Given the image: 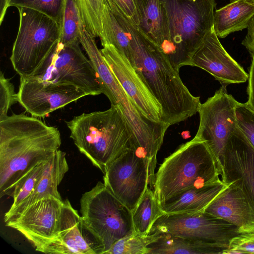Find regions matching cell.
Returning a JSON list of instances; mask_svg holds the SVG:
<instances>
[{"label": "cell", "mask_w": 254, "mask_h": 254, "mask_svg": "<svg viewBox=\"0 0 254 254\" xmlns=\"http://www.w3.org/2000/svg\"><path fill=\"white\" fill-rule=\"evenodd\" d=\"M84 27L94 37L104 40L103 0H75Z\"/></svg>", "instance_id": "28"}, {"label": "cell", "mask_w": 254, "mask_h": 254, "mask_svg": "<svg viewBox=\"0 0 254 254\" xmlns=\"http://www.w3.org/2000/svg\"><path fill=\"white\" fill-rule=\"evenodd\" d=\"M65 123L78 150L103 174L124 152L133 148L138 151L135 136L118 106L83 113Z\"/></svg>", "instance_id": "3"}, {"label": "cell", "mask_w": 254, "mask_h": 254, "mask_svg": "<svg viewBox=\"0 0 254 254\" xmlns=\"http://www.w3.org/2000/svg\"><path fill=\"white\" fill-rule=\"evenodd\" d=\"M251 0L254 3V0Z\"/></svg>", "instance_id": "37"}, {"label": "cell", "mask_w": 254, "mask_h": 254, "mask_svg": "<svg viewBox=\"0 0 254 254\" xmlns=\"http://www.w3.org/2000/svg\"><path fill=\"white\" fill-rule=\"evenodd\" d=\"M161 235L158 232L148 235L133 232L117 241L105 254H149V246Z\"/></svg>", "instance_id": "27"}, {"label": "cell", "mask_w": 254, "mask_h": 254, "mask_svg": "<svg viewBox=\"0 0 254 254\" xmlns=\"http://www.w3.org/2000/svg\"><path fill=\"white\" fill-rule=\"evenodd\" d=\"M211 74L222 85L245 82L249 74L224 48L214 28L191 55L189 65Z\"/></svg>", "instance_id": "16"}, {"label": "cell", "mask_w": 254, "mask_h": 254, "mask_svg": "<svg viewBox=\"0 0 254 254\" xmlns=\"http://www.w3.org/2000/svg\"><path fill=\"white\" fill-rule=\"evenodd\" d=\"M19 23L10 60L20 78L33 75L58 42L59 23L34 9L19 7Z\"/></svg>", "instance_id": "7"}, {"label": "cell", "mask_w": 254, "mask_h": 254, "mask_svg": "<svg viewBox=\"0 0 254 254\" xmlns=\"http://www.w3.org/2000/svg\"><path fill=\"white\" fill-rule=\"evenodd\" d=\"M80 43L65 45L59 41L32 76L55 83L71 84L95 96L103 93L101 83Z\"/></svg>", "instance_id": "8"}, {"label": "cell", "mask_w": 254, "mask_h": 254, "mask_svg": "<svg viewBox=\"0 0 254 254\" xmlns=\"http://www.w3.org/2000/svg\"><path fill=\"white\" fill-rule=\"evenodd\" d=\"M48 160L32 168L15 184L10 194L13 198V203L5 213L13 211L32 194Z\"/></svg>", "instance_id": "30"}, {"label": "cell", "mask_w": 254, "mask_h": 254, "mask_svg": "<svg viewBox=\"0 0 254 254\" xmlns=\"http://www.w3.org/2000/svg\"><path fill=\"white\" fill-rule=\"evenodd\" d=\"M242 44L248 50L252 57L254 56V17L248 28V33Z\"/></svg>", "instance_id": "36"}, {"label": "cell", "mask_w": 254, "mask_h": 254, "mask_svg": "<svg viewBox=\"0 0 254 254\" xmlns=\"http://www.w3.org/2000/svg\"><path fill=\"white\" fill-rule=\"evenodd\" d=\"M123 13L136 26L138 19L135 0H112Z\"/></svg>", "instance_id": "34"}, {"label": "cell", "mask_w": 254, "mask_h": 254, "mask_svg": "<svg viewBox=\"0 0 254 254\" xmlns=\"http://www.w3.org/2000/svg\"><path fill=\"white\" fill-rule=\"evenodd\" d=\"M221 176L240 189L254 209V148L238 127L227 141Z\"/></svg>", "instance_id": "15"}, {"label": "cell", "mask_w": 254, "mask_h": 254, "mask_svg": "<svg viewBox=\"0 0 254 254\" xmlns=\"http://www.w3.org/2000/svg\"><path fill=\"white\" fill-rule=\"evenodd\" d=\"M235 113L238 127L254 148V111L247 103L238 102Z\"/></svg>", "instance_id": "31"}, {"label": "cell", "mask_w": 254, "mask_h": 254, "mask_svg": "<svg viewBox=\"0 0 254 254\" xmlns=\"http://www.w3.org/2000/svg\"><path fill=\"white\" fill-rule=\"evenodd\" d=\"M249 82L247 87L248 105L254 111V56H252L251 64L249 69Z\"/></svg>", "instance_id": "35"}, {"label": "cell", "mask_w": 254, "mask_h": 254, "mask_svg": "<svg viewBox=\"0 0 254 254\" xmlns=\"http://www.w3.org/2000/svg\"><path fill=\"white\" fill-rule=\"evenodd\" d=\"M58 128L35 117L13 114L0 121V195H10L30 169L48 160L61 145Z\"/></svg>", "instance_id": "2"}, {"label": "cell", "mask_w": 254, "mask_h": 254, "mask_svg": "<svg viewBox=\"0 0 254 254\" xmlns=\"http://www.w3.org/2000/svg\"><path fill=\"white\" fill-rule=\"evenodd\" d=\"M165 8L168 38L160 48L177 70L190 57L214 28L215 0H161Z\"/></svg>", "instance_id": "4"}, {"label": "cell", "mask_w": 254, "mask_h": 254, "mask_svg": "<svg viewBox=\"0 0 254 254\" xmlns=\"http://www.w3.org/2000/svg\"><path fill=\"white\" fill-rule=\"evenodd\" d=\"M228 185L221 180L202 187L191 188L167 199L160 206L165 214L203 211Z\"/></svg>", "instance_id": "20"}, {"label": "cell", "mask_w": 254, "mask_h": 254, "mask_svg": "<svg viewBox=\"0 0 254 254\" xmlns=\"http://www.w3.org/2000/svg\"><path fill=\"white\" fill-rule=\"evenodd\" d=\"M155 177L149 160L133 148L109 165L104 174L103 183L132 211L146 189L153 190Z\"/></svg>", "instance_id": "10"}, {"label": "cell", "mask_w": 254, "mask_h": 254, "mask_svg": "<svg viewBox=\"0 0 254 254\" xmlns=\"http://www.w3.org/2000/svg\"><path fill=\"white\" fill-rule=\"evenodd\" d=\"M254 17V3L251 0H233L215 11L214 29L218 38L248 28Z\"/></svg>", "instance_id": "22"}, {"label": "cell", "mask_w": 254, "mask_h": 254, "mask_svg": "<svg viewBox=\"0 0 254 254\" xmlns=\"http://www.w3.org/2000/svg\"><path fill=\"white\" fill-rule=\"evenodd\" d=\"M17 102V93L13 84L9 79L5 77L2 71L0 73V121L8 116L11 106Z\"/></svg>", "instance_id": "32"}, {"label": "cell", "mask_w": 254, "mask_h": 254, "mask_svg": "<svg viewBox=\"0 0 254 254\" xmlns=\"http://www.w3.org/2000/svg\"><path fill=\"white\" fill-rule=\"evenodd\" d=\"M238 102L222 85L198 108L199 127L195 136L203 141L216 161L221 175L227 141L238 127L235 108Z\"/></svg>", "instance_id": "9"}, {"label": "cell", "mask_w": 254, "mask_h": 254, "mask_svg": "<svg viewBox=\"0 0 254 254\" xmlns=\"http://www.w3.org/2000/svg\"><path fill=\"white\" fill-rule=\"evenodd\" d=\"M204 211L234 224L240 234L254 232V209L243 191L232 184H229Z\"/></svg>", "instance_id": "18"}, {"label": "cell", "mask_w": 254, "mask_h": 254, "mask_svg": "<svg viewBox=\"0 0 254 254\" xmlns=\"http://www.w3.org/2000/svg\"><path fill=\"white\" fill-rule=\"evenodd\" d=\"M134 232L140 235H148L156 221L164 214L153 192L148 187L135 207L131 211Z\"/></svg>", "instance_id": "24"}, {"label": "cell", "mask_w": 254, "mask_h": 254, "mask_svg": "<svg viewBox=\"0 0 254 254\" xmlns=\"http://www.w3.org/2000/svg\"><path fill=\"white\" fill-rule=\"evenodd\" d=\"M155 232L225 245L240 234L234 224L204 211L164 214L156 220L149 233Z\"/></svg>", "instance_id": "11"}, {"label": "cell", "mask_w": 254, "mask_h": 254, "mask_svg": "<svg viewBox=\"0 0 254 254\" xmlns=\"http://www.w3.org/2000/svg\"><path fill=\"white\" fill-rule=\"evenodd\" d=\"M63 200L53 196L31 203L5 225L21 233L41 252L58 236Z\"/></svg>", "instance_id": "12"}, {"label": "cell", "mask_w": 254, "mask_h": 254, "mask_svg": "<svg viewBox=\"0 0 254 254\" xmlns=\"http://www.w3.org/2000/svg\"><path fill=\"white\" fill-rule=\"evenodd\" d=\"M254 254V232L240 234L231 239L224 254Z\"/></svg>", "instance_id": "33"}, {"label": "cell", "mask_w": 254, "mask_h": 254, "mask_svg": "<svg viewBox=\"0 0 254 254\" xmlns=\"http://www.w3.org/2000/svg\"><path fill=\"white\" fill-rule=\"evenodd\" d=\"M80 216L87 230L105 253L118 240L134 232L131 211L98 182L80 200Z\"/></svg>", "instance_id": "6"}, {"label": "cell", "mask_w": 254, "mask_h": 254, "mask_svg": "<svg viewBox=\"0 0 254 254\" xmlns=\"http://www.w3.org/2000/svg\"><path fill=\"white\" fill-rule=\"evenodd\" d=\"M102 47L105 61L138 111L153 122L164 123L161 106L127 59L113 45Z\"/></svg>", "instance_id": "14"}, {"label": "cell", "mask_w": 254, "mask_h": 254, "mask_svg": "<svg viewBox=\"0 0 254 254\" xmlns=\"http://www.w3.org/2000/svg\"><path fill=\"white\" fill-rule=\"evenodd\" d=\"M103 2L104 40L101 45L102 46L106 44L113 45L129 61L131 55L128 33L114 12L104 0Z\"/></svg>", "instance_id": "25"}, {"label": "cell", "mask_w": 254, "mask_h": 254, "mask_svg": "<svg viewBox=\"0 0 254 254\" xmlns=\"http://www.w3.org/2000/svg\"><path fill=\"white\" fill-rule=\"evenodd\" d=\"M137 28L159 48L168 38L166 12L161 0H135Z\"/></svg>", "instance_id": "21"}, {"label": "cell", "mask_w": 254, "mask_h": 254, "mask_svg": "<svg viewBox=\"0 0 254 254\" xmlns=\"http://www.w3.org/2000/svg\"><path fill=\"white\" fill-rule=\"evenodd\" d=\"M229 245L161 234L149 246V254H224Z\"/></svg>", "instance_id": "23"}, {"label": "cell", "mask_w": 254, "mask_h": 254, "mask_svg": "<svg viewBox=\"0 0 254 254\" xmlns=\"http://www.w3.org/2000/svg\"><path fill=\"white\" fill-rule=\"evenodd\" d=\"M114 11L128 34L131 55L128 62L161 106L162 122L170 127L195 115L201 104L199 97L190 92L179 71L158 47L118 7Z\"/></svg>", "instance_id": "1"}, {"label": "cell", "mask_w": 254, "mask_h": 254, "mask_svg": "<svg viewBox=\"0 0 254 254\" xmlns=\"http://www.w3.org/2000/svg\"><path fill=\"white\" fill-rule=\"evenodd\" d=\"M69 167L65 152L59 149L47 161L35 190L25 201L13 211L5 213L4 221H9L27 206L48 196L62 199L58 187L68 172Z\"/></svg>", "instance_id": "19"}, {"label": "cell", "mask_w": 254, "mask_h": 254, "mask_svg": "<svg viewBox=\"0 0 254 254\" xmlns=\"http://www.w3.org/2000/svg\"><path fill=\"white\" fill-rule=\"evenodd\" d=\"M17 102L35 117H44L86 96L88 92L73 85L55 83L33 77L20 78Z\"/></svg>", "instance_id": "13"}, {"label": "cell", "mask_w": 254, "mask_h": 254, "mask_svg": "<svg viewBox=\"0 0 254 254\" xmlns=\"http://www.w3.org/2000/svg\"><path fill=\"white\" fill-rule=\"evenodd\" d=\"M219 175L209 148L194 136L165 158L155 174L153 190L160 205L189 189L220 181Z\"/></svg>", "instance_id": "5"}, {"label": "cell", "mask_w": 254, "mask_h": 254, "mask_svg": "<svg viewBox=\"0 0 254 254\" xmlns=\"http://www.w3.org/2000/svg\"><path fill=\"white\" fill-rule=\"evenodd\" d=\"M57 237L41 252L49 254H102V250L85 227L68 199L63 200Z\"/></svg>", "instance_id": "17"}, {"label": "cell", "mask_w": 254, "mask_h": 254, "mask_svg": "<svg viewBox=\"0 0 254 254\" xmlns=\"http://www.w3.org/2000/svg\"><path fill=\"white\" fill-rule=\"evenodd\" d=\"M82 25L76 0H64L59 23V41L65 45L80 43Z\"/></svg>", "instance_id": "26"}, {"label": "cell", "mask_w": 254, "mask_h": 254, "mask_svg": "<svg viewBox=\"0 0 254 254\" xmlns=\"http://www.w3.org/2000/svg\"><path fill=\"white\" fill-rule=\"evenodd\" d=\"M64 0H1L0 24L8 7H26L43 13L59 24Z\"/></svg>", "instance_id": "29"}]
</instances>
